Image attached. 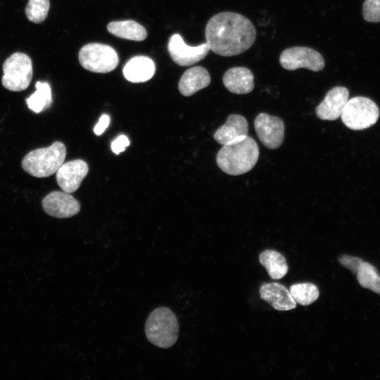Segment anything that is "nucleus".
<instances>
[{
  "mask_svg": "<svg viewBox=\"0 0 380 380\" xmlns=\"http://www.w3.org/2000/svg\"><path fill=\"white\" fill-rule=\"evenodd\" d=\"M205 34L210 50L222 56H232L252 46L256 32L253 23L243 15L222 12L209 20Z\"/></svg>",
  "mask_w": 380,
  "mask_h": 380,
  "instance_id": "f257e3e1",
  "label": "nucleus"
},
{
  "mask_svg": "<svg viewBox=\"0 0 380 380\" xmlns=\"http://www.w3.org/2000/svg\"><path fill=\"white\" fill-rule=\"evenodd\" d=\"M258 158V146L253 138L247 135L223 145L217 155L216 161L218 167L226 174L239 175L250 171Z\"/></svg>",
  "mask_w": 380,
  "mask_h": 380,
  "instance_id": "f03ea898",
  "label": "nucleus"
},
{
  "mask_svg": "<svg viewBox=\"0 0 380 380\" xmlns=\"http://www.w3.org/2000/svg\"><path fill=\"white\" fill-rule=\"evenodd\" d=\"M145 333L152 344L161 348L172 347L178 338L179 324L177 317L167 307L156 308L146 319Z\"/></svg>",
  "mask_w": 380,
  "mask_h": 380,
  "instance_id": "7ed1b4c3",
  "label": "nucleus"
},
{
  "mask_svg": "<svg viewBox=\"0 0 380 380\" xmlns=\"http://www.w3.org/2000/svg\"><path fill=\"white\" fill-rule=\"evenodd\" d=\"M65 156V146L61 141H55L49 147L29 152L22 160V167L35 177H47L56 172Z\"/></svg>",
  "mask_w": 380,
  "mask_h": 380,
  "instance_id": "20e7f679",
  "label": "nucleus"
},
{
  "mask_svg": "<svg viewBox=\"0 0 380 380\" xmlns=\"http://www.w3.org/2000/svg\"><path fill=\"white\" fill-rule=\"evenodd\" d=\"M379 116V108L372 100L364 96H356L348 99L341 118L349 129L362 130L374 125Z\"/></svg>",
  "mask_w": 380,
  "mask_h": 380,
  "instance_id": "39448f33",
  "label": "nucleus"
},
{
  "mask_svg": "<svg viewBox=\"0 0 380 380\" xmlns=\"http://www.w3.org/2000/svg\"><path fill=\"white\" fill-rule=\"evenodd\" d=\"M3 86L13 91H20L28 87L33 75L30 58L24 53L15 52L3 64Z\"/></svg>",
  "mask_w": 380,
  "mask_h": 380,
  "instance_id": "423d86ee",
  "label": "nucleus"
},
{
  "mask_svg": "<svg viewBox=\"0 0 380 380\" xmlns=\"http://www.w3.org/2000/svg\"><path fill=\"white\" fill-rule=\"evenodd\" d=\"M78 58L84 68L99 73L113 70L119 63L116 51L108 45L100 43H90L82 46Z\"/></svg>",
  "mask_w": 380,
  "mask_h": 380,
  "instance_id": "0eeeda50",
  "label": "nucleus"
},
{
  "mask_svg": "<svg viewBox=\"0 0 380 380\" xmlns=\"http://www.w3.org/2000/svg\"><path fill=\"white\" fill-rule=\"evenodd\" d=\"M279 62L288 70L304 68L314 72L322 70L325 64L321 53L305 46H295L284 50L280 55Z\"/></svg>",
  "mask_w": 380,
  "mask_h": 380,
  "instance_id": "6e6552de",
  "label": "nucleus"
},
{
  "mask_svg": "<svg viewBox=\"0 0 380 380\" xmlns=\"http://www.w3.org/2000/svg\"><path fill=\"white\" fill-rule=\"evenodd\" d=\"M344 267L356 274L359 284L380 295V275L376 268L357 256L342 255L338 259Z\"/></svg>",
  "mask_w": 380,
  "mask_h": 380,
  "instance_id": "1a4fd4ad",
  "label": "nucleus"
},
{
  "mask_svg": "<svg viewBox=\"0 0 380 380\" xmlns=\"http://www.w3.org/2000/svg\"><path fill=\"white\" fill-rule=\"evenodd\" d=\"M254 127L260 141L270 149L279 148L284 139V124L282 120L265 113L257 115Z\"/></svg>",
  "mask_w": 380,
  "mask_h": 380,
  "instance_id": "9d476101",
  "label": "nucleus"
},
{
  "mask_svg": "<svg viewBox=\"0 0 380 380\" xmlns=\"http://www.w3.org/2000/svg\"><path fill=\"white\" fill-rule=\"evenodd\" d=\"M167 50L175 63L181 66H188L203 59L210 47L207 42L196 46H188L181 35L175 34L168 41Z\"/></svg>",
  "mask_w": 380,
  "mask_h": 380,
  "instance_id": "9b49d317",
  "label": "nucleus"
},
{
  "mask_svg": "<svg viewBox=\"0 0 380 380\" xmlns=\"http://www.w3.org/2000/svg\"><path fill=\"white\" fill-rule=\"evenodd\" d=\"M42 207L46 213L57 218L70 217L80 210L79 202L64 191H55L47 194L42 201Z\"/></svg>",
  "mask_w": 380,
  "mask_h": 380,
  "instance_id": "f8f14e48",
  "label": "nucleus"
},
{
  "mask_svg": "<svg viewBox=\"0 0 380 380\" xmlns=\"http://www.w3.org/2000/svg\"><path fill=\"white\" fill-rule=\"evenodd\" d=\"M89 171L87 163L77 159L63 163L56 171V181L61 189L68 193L75 192Z\"/></svg>",
  "mask_w": 380,
  "mask_h": 380,
  "instance_id": "ddd939ff",
  "label": "nucleus"
},
{
  "mask_svg": "<svg viewBox=\"0 0 380 380\" xmlns=\"http://www.w3.org/2000/svg\"><path fill=\"white\" fill-rule=\"evenodd\" d=\"M349 99V91L344 87H335L326 94L323 101L316 107L317 116L323 120H335L341 117Z\"/></svg>",
  "mask_w": 380,
  "mask_h": 380,
  "instance_id": "4468645a",
  "label": "nucleus"
},
{
  "mask_svg": "<svg viewBox=\"0 0 380 380\" xmlns=\"http://www.w3.org/2000/svg\"><path fill=\"white\" fill-rule=\"evenodd\" d=\"M259 293L260 298L275 310L287 311L296 307V302L289 290L279 283H264L260 286Z\"/></svg>",
  "mask_w": 380,
  "mask_h": 380,
  "instance_id": "2eb2a0df",
  "label": "nucleus"
},
{
  "mask_svg": "<svg viewBox=\"0 0 380 380\" xmlns=\"http://www.w3.org/2000/svg\"><path fill=\"white\" fill-rule=\"evenodd\" d=\"M248 125L246 119L240 115L232 114L226 122L215 132V140L222 145L244 138L248 135Z\"/></svg>",
  "mask_w": 380,
  "mask_h": 380,
  "instance_id": "dca6fc26",
  "label": "nucleus"
},
{
  "mask_svg": "<svg viewBox=\"0 0 380 380\" xmlns=\"http://www.w3.org/2000/svg\"><path fill=\"white\" fill-rule=\"evenodd\" d=\"M225 87L232 93L244 94L254 88V76L251 71L244 67L231 68L223 76Z\"/></svg>",
  "mask_w": 380,
  "mask_h": 380,
  "instance_id": "f3484780",
  "label": "nucleus"
},
{
  "mask_svg": "<svg viewBox=\"0 0 380 380\" xmlns=\"http://www.w3.org/2000/svg\"><path fill=\"white\" fill-rule=\"evenodd\" d=\"M156 70L152 59L144 56H137L125 65L122 72L126 80L131 82H144L151 80Z\"/></svg>",
  "mask_w": 380,
  "mask_h": 380,
  "instance_id": "a211bd4d",
  "label": "nucleus"
},
{
  "mask_svg": "<svg viewBox=\"0 0 380 380\" xmlns=\"http://www.w3.org/2000/svg\"><path fill=\"white\" fill-rule=\"evenodd\" d=\"M210 82L208 72L203 67L195 66L186 70L179 82V91L185 96H191L208 87Z\"/></svg>",
  "mask_w": 380,
  "mask_h": 380,
  "instance_id": "6ab92c4d",
  "label": "nucleus"
},
{
  "mask_svg": "<svg viewBox=\"0 0 380 380\" xmlns=\"http://www.w3.org/2000/svg\"><path fill=\"white\" fill-rule=\"evenodd\" d=\"M107 30L118 37L129 40L140 42L147 37L146 29L132 20L110 22L107 25Z\"/></svg>",
  "mask_w": 380,
  "mask_h": 380,
  "instance_id": "aec40b11",
  "label": "nucleus"
},
{
  "mask_svg": "<svg viewBox=\"0 0 380 380\" xmlns=\"http://www.w3.org/2000/svg\"><path fill=\"white\" fill-rule=\"evenodd\" d=\"M260 263L272 279L284 277L289 270L285 258L274 250H265L259 255Z\"/></svg>",
  "mask_w": 380,
  "mask_h": 380,
  "instance_id": "412c9836",
  "label": "nucleus"
},
{
  "mask_svg": "<svg viewBox=\"0 0 380 380\" xmlns=\"http://www.w3.org/2000/svg\"><path fill=\"white\" fill-rule=\"evenodd\" d=\"M36 91L26 99L28 108L36 113L49 108L52 103L51 87L47 82H37Z\"/></svg>",
  "mask_w": 380,
  "mask_h": 380,
  "instance_id": "4be33fe9",
  "label": "nucleus"
},
{
  "mask_svg": "<svg viewBox=\"0 0 380 380\" xmlns=\"http://www.w3.org/2000/svg\"><path fill=\"white\" fill-rule=\"evenodd\" d=\"M289 291L295 301L301 305H308L319 297V291L312 283H298L290 286Z\"/></svg>",
  "mask_w": 380,
  "mask_h": 380,
  "instance_id": "5701e85b",
  "label": "nucleus"
},
{
  "mask_svg": "<svg viewBox=\"0 0 380 380\" xmlns=\"http://www.w3.org/2000/svg\"><path fill=\"white\" fill-rule=\"evenodd\" d=\"M49 8V0H29L25 7V14L31 22L40 23L46 18Z\"/></svg>",
  "mask_w": 380,
  "mask_h": 380,
  "instance_id": "b1692460",
  "label": "nucleus"
},
{
  "mask_svg": "<svg viewBox=\"0 0 380 380\" xmlns=\"http://www.w3.org/2000/svg\"><path fill=\"white\" fill-rule=\"evenodd\" d=\"M362 13L366 21L380 23V0H365Z\"/></svg>",
  "mask_w": 380,
  "mask_h": 380,
  "instance_id": "393cba45",
  "label": "nucleus"
},
{
  "mask_svg": "<svg viewBox=\"0 0 380 380\" xmlns=\"http://www.w3.org/2000/svg\"><path fill=\"white\" fill-rule=\"evenodd\" d=\"M129 145V141L125 135H120L111 143V150L115 154L124 151Z\"/></svg>",
  "mask_w": 380,
  "mask_h": 380,
  "instance_id": "a878e982",
  "label": "nucleus"
},
{
  "mask_svg": "<svg viewBox=\"0 0 380 380\" xmlns=\"http://www.w3.org/2000/svg\"><path fill=\"white\" fill-rule=\"evenodd\" d=\"M110 122V118L108 115L103 114L101 116L98 123L94 128V132L96 135H101L106 129Z\"/></svg>",
  "mask_w": 380,
  "mask_h": 380,
  "instance_id": "bb28decb",
  "label": "nucleus"
}]
</instances>
